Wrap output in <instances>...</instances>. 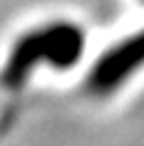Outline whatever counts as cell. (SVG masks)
Masks as SVG:
<instances>
[{"instance_id": "obj_1", "label": "cell", "mask_w": 144, "mask_h": 146, "mask_svg": "<svg viewBox=\"0 0 144 146\" xmlns=\"http://www.w3.org/2000/svg\"><path fill=\"white\" fill-rule=\"evenodd\" d=\"M77 52H80V35L72 27H55V30H45L38 35L32 32L27 40L17 45V50L8 60V67L3 72V84L10 89L20 87L23 77L32 67V62H38L40 57L65 64L72 57H77Z\"/></svg>"}]
</instances>
